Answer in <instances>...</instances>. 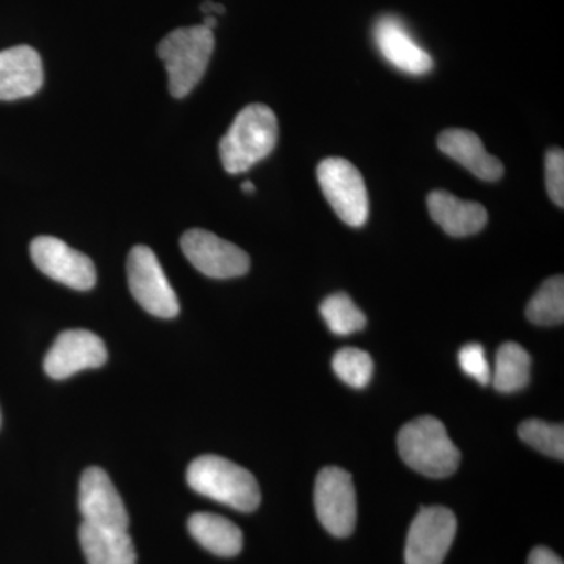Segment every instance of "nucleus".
Returning a JSON list of instances; mask_svg holds the SVG:
<instances>
[{
    "instance_id": "cd10ccee",
    "label": "nucleus",
    "mask_w": 564,
    "mask_h": 564,
    "mask_svg": "<svg viewBox=\"0 0 564 564\" xmlns=\"http://www.w3.org/2000/svg\"><path fill=\"white\" fill-rule=\"evenodd\" d=\"M204 28L209 29V31L214 32V29L217 28V18L215 17H206L203 22Z\"/></svg>"
},
{
    "instance_id": "ddd939ff",
    "label": "nucleus",
    "mask_w": 564,
    "mask_h": 564,
    "mask_svg": "<svg viewBox=\"0 0 564 564\" xmlns=\"http://www.w3.org/2000/svg\"><path fill=\"white\" fill-rule=\"evenodd\" d=\"M373 40L378 51L393 68L410 76H425L433 69L434 62L399 18H380L373 28Z\"/></svg>"
},
{
    "instance_id": "bb28decb",
    "label": "nucleus",
    "mask_w": 564,
    "mask_h": 564,
    "mask_svg": "<svg viewBox=\"0 0 564 564\" xmlns=\"http://www.w3.org/2000/svg\"><path fill=\"white\" fill-rule=\"evenodd\" d=\"M203 13H206L207 17H215V14L225 13V7L220 6V3L212 2V0H206V2L202 6Z\"/></svg>"
},
{
    "instance_id": "dca6fc26",
    "label": "nucleus",
    "mask_w": 564,
    "mask_h": 564,
    "mask_svg": "<svg viewBox=\"0 0 564 564\" xmlns=\"http://www.w3.org/2000/svg\"><path fill=\"white\" fill-rule=\"evenodd\" d=\"M426 204L430 217L452 237L474 236L488 223V212L481 204L464 202L448 192L430 193Z\"/></svg>"
},
{
    "instance_id": "f257e3e1",
    "label": "nucleus",
    "mask_w": 564,
    "mask_h": 564,
    "mask_svg": "<svg viewBox=\"0 0 564 564\" xmlns=\"http://www.w3.org/2000/svg\"><path fill=\"white\" fill-rule=\"evenodd\" d=\"M278 135V118L270 107L263 104L245 107L220 141L223 169L229 174L248 172L272 154Z\"/></svg>"
},
{
    "instance_id": "393cba45",
    "label": "nucleus",
    "mask_w": 564,
    "mask_h": 564,
    "mask_svg": "<svg viewBox=\"0 0 564 564\" xmlns=\"http://www.w3.org/2000/svg\"><path fill=\"white\" fill-rule=\"evenodd\" d=\"M545 187L556 206H564V152L552 148L545 154Z\"/></svg>"
},
{
    "instance_id": "c85d7f7f",
    "label": "nucleus",
    "mask_w": 564,
    "mask_h": 564,
    "mask_svg": "<svg viewBox=\"0 0 564 564\" xmlns=\"http://www.w3.org/2000/svg\"><path fill=\"white\" fill-rule=\"evenodd\" d=\"M242 192L243 193H254L256 192V187H254V184H252L251 181H247V182H243L242 184Z\"/></svg>"
},
{
    "instance_id": "7ed1b4c3",
    "label": "nucleus",
    "mask_w": 564,
    "mask_h": 564,
    "mask_svg": "<svg viewBox=\"0 0 564 564\" xmlns=\"http://www.w3.org/2000/svg\"><path fill=\"white\" fill-rule=\"evenodd\" d=\"M397 445L404 464L430 478L451 477L462 459L444 423L432 415H423L406 423L400 430Z\"/></svg>"
},
{
    "instance_id": "4468645a",
    "label": "nucleus",
    "mask_w": 564,
    "mask_h": 564,
    "mask_svg": "<svg viewBox=\"0 0 564 564\" xmlns=\"http://www.w3.org/2000/svg\"><path fill=\"white\" fill-rule=\"evenodd\" d=\"M43 62L31 46L0 51V101L29 98L43 87Z\"/></svg>"
},
{
    "instance_id": "0eeeda50",
    "label": "nucleus",
    "mask_w": 564,
    "mask_h": 564,
    "mask_svg": "<svg viewBox=\"0 0 564 564\" xmlns=\"http://www.w3.org/2000/svg\"><path fill=\"white\" fill-rule=\"evenodd\" d=\"M314 503L318 521L333 536H350L358 518L350 473L334 466L322 469L315 480Z\"/></svg>"
},
{
    "instance_id": "412c9836",
    "label": "nucleus",
    "mask_w": 564,
    "mask_h": 564,
    "mask_svg": "<svg viewBox=\"0 0 564 564\" xmlns=\"http://www.w3.org/2000/svg\"><path fill=\"white\" fill-rule=\"evenodd\" d=\"M323 321L336 336H351L367 325L366 315L352 303L347 293H333L321 304Z\"/></svg>"
},
{
    "instance_id": "f8f14e48",
    "label": "nucleus",
    "mask_w": 564,
    "mask_h": 564,
    "mask_svg": "<svg viewBox=\"0 0 564 564\" xmlns=\"http://www.w3.org/2000/svg\"><path fill=\"white\" fill-rule=\"evenodd\" d=\"M79 507L87 524L111 530L129 529V514L120 492L99 467H90L82 475Z\"/></svg>"
},
{
    "instance_id": "9b49d317",
    "label": "nucleus",
    "mask_w": 564,
    "mask_h": 564,
    "mask_svg": "<svg viewBox=\"0 0 564 564\" xmlns=\"http://www.w3.org/2000/svg\"><path fill=\"white\" fill-rule=\"evenodd\" d=\"M107 361V348L95 333L68 329L57 337L44 358V370L54 380H65L87 369H98Z\"/></svg>"
},
{
    "instance_id": "9d476101",
    "label": "nucleus",
    "mask_w": 564,
    "mask_h": 564,
    "mask_svg": "<svg viewBox=\"0 0 564 564\" xmlns=\"http://www.w3.org/2000/svg\"><path fill=\"white\" fill-rule=\"evenodd\" d=\"M32 261L51 280L76 291H90L96 284L95 263L57 237L40 236L31 243Z\"/></svg>"
},
{
    "instance_id": "39448f33",
    "label": "nucleus",
    "mask_w": 564,
    "mask_h": 564,
    "mask_svg": "<svg viewBox=\"0 0 564 564\" xmlns=\"http://www.w3.org/2000/svg\"><path fill=\"white\" fill-rule=\"evenodd\" d=\"M317 180L329 206L345 225L361 228L369 218V193L359 170L347 159L318 163Z\"/></svg>"
},
{
    "instance_id": "5701e85b",
    "label": "nucleus",
    "mask_w": 564,
    "mask_h": 564,
    "mask_svg": "<svg viewBox=\"0 0 564 564\" xmlns=\"http://www.w3.org/2000/svg\"><path fill=\"white\" fill-rule=\"evenodd\" d=\"M333 370L345 384L364 389L372 380L373 359L359 348H343L334 355Z\"/></svg>"
},
{
    "instance_id": "f3484780",
    "label": "nucleus",
    "mask_w": 564,
    "mask_h": 564,
    "mask_svg": "<svg viewBox=\"0 0 564 564\" xmlns=\"http://www.w3.org/2000/svg\"><path fill=\"white\" fill-rule=\"evenodd\" d=\"M79 538L88 564H137L135 547L128 530L101 529L84 522Z\"/></svg>"
},
{
    "instance_id": "a878e982",
    "label": "nucleus",
    "mask_w": 564,
    "mask_h": 564,
    "mask_svg": "<svg viewBox=\"0 0 564 564\" xmlns=\"http://www.w3.org/2000/svg\"><path fill=\"white\" fill-rule=\"evenodd\" d=\"M529 564H563V560L551 549L536 547L530 552Z\"/></svg>"
},
{
    "instance_id": "a211bd4d",
    "label": "nucleus",
    "mask_w": 564,
    "mask_h": 564,
    "mask_svg": "<svg viewBox=\"0 0 564 564\" xmlns=\"http://www.w3.org/2000/svg\"><path fill=\"white\" fill-rule=\"evenodd\" d=\"M188 532L214 555L236 556L243 547L242 530L223 516L192 514L188 519Z\"/></svg>"
},
{
    "instance_id": "6e6552de",
    "label": "nucleus",
    "mask_w": 564,
    "mask_h": 564,
    "mask_svg": "<svg viewBox=\"0 0 564 564\" xmlns=\"http://www.w3.org/2000/svg\"><path fill=\"white\" fill-rule=\"evenodd\" d=\"M181 248L198 272L215 280L243 276L250 270V258L242 248L204 229L185 232Z\"/></svg>"
},
{
    "instance_id": "2eb2a0df",
    "label": "nucleus",
    "mask_w": 564,
    "mask_h": 564,
    "mask_svg": "<svg viewBox=\"0 0 564 564\" xmlns=\"http://www.w3.org/2000/svg\"><path fill=\"white\" fill-rule=\"evenodd\" d=\"M437 147L478 180L496 182L503 176L502 162L486 152L484 141L477 133L464 129H448L441 133Z\"/></svg>"
},
{
    "instance_id": "aec40b11",
    "label": "nucleus",
    "mask_w": 564,
    "mask_h": 564,
    "mask_svg": "<svg viewBox=\"0 0 564 564\" xmlns=\"http://www.w3.org/2000/svg\"><path fill=\"white\" fill-rule=\"evenodd\" d=\"M527 318L534 325H562L564 321V278L562 274L543 282L527 306Z\"/></svg>"
},
{
    "instance_id": "1a4fd4ad",
    "label": "nucleus",
    "mask_w": 564,
    "mask_h": 564,
    "mask_svg": "<svg viewBox=\"0 0 564 564\" xmlns=\"http://www.w3.org/2000/svg\"><path fill=\"white\" fill-rule=\"evenodd\" d=\"M456 518L445 507H423L415 516L406 538V564H443L454 543Z\"/></svg>"
},
{
    "instance_id": "6ab92c4d",
    "label": "nucleus",
    "mask_w": 564,
    "mask_h": 564,
    "mask_svg": "<svg viewBox=\"0 0 564 564\" xmlns=\"http://www.w3.org/2000/svg\"><path fill=\"white\" fill-rule=\"evenodd\" d=\"M532 358L521 345L503 344L497 351L496 372L491 380L494 388L502 393L522 391L530 383Z\"/></svg>"
},
{
    "instance_id": "20e7f679",
    "label": "nucleus",
    "mask_w": 564,
    "mask_h": 564,
    "mask_svg": "<svg viewBox=\"0 0 564 564\" xmlns=\"http://www.w3.org/2000/svg\"><path fill=\"white\" fill-rule=\"evenodd\" d=\"M214 47V32L203 24L176 29L159 43L158 55L169 73V88L174 98H185L199 84Z\"/></svg>"
},
{
    "instance_id": "f03ea898",
    "label": "nucleus",
    "mask_w": 564,
    "mask_h": 564,
    "mask_svg": "<svg viewBox=\"0 0 564 564\" xmlns=\"http://www.w3.org/2000/svg\"><path fill=\"white\" fill-rule=\"evenodd\" d=\"M187 484L193 491L242 513L258 510L261 489L250 470L221 456L204 455L188 466Z\"/></svg>"
},
{
    "instance_id": "423d86ee",
    "label": "nucleus",
    "mask_w": 564,
    "mask_h": 564,
    "mask_svg": "<svg viewBox=\"0 0 564 564\" xmlns=\"http://www.w3.org/2000/svg\"><path fill=\"white\" fill-rule=\"evenodd\" d=\"M128 282L133 299L147 313L159 318H174L180 314L176 292L151 248L139 245L129 252Z\"/></svg>"
},
{
    "instance_id": "b1692460",
    "label": "nucleus",
    "mask_w": 564,
    "mask_h": 564,
    "mask_svg": "<svg viewBox=\"0 0 564 564\" xmlns=\"http://www.w3.org/2000/svg\"><path fill=\"white\" fill-rule=\"evenodd\" d=\"M458 362L463 372L478 383L486 386L491 381V367L486 359L485 348L480 344L464 345L458 352Z\"/></svg>"
},
{
    "instance_id": "4be33fe9",
    "label": "nucleus",
    "mask_w": 564,
    "mask_h": 564,
    "mask_svg": "<svg viewBox=\"0 0 564 564\" xmlns=\"http://www.w3.org/2000/svg\"><path fill=\"white\" fill-rule=\"evenodd\" d=\"M519 437L541 454L551 458L564 459V429L562 423H549L540 419L522 422L518 429Z\"/></svg>"
}]
</instances>
